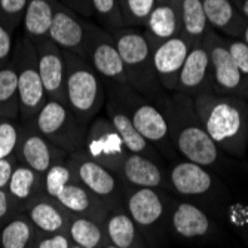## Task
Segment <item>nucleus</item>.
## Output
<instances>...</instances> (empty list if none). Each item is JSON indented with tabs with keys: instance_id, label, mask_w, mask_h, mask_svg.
I'll return each instance as SVG.
<instances>
[{
	"instance_id": "2f4dec72",
	"label": "nucleus",
	"mask_w": 248,
	"mask_h": 248,
	"mask_svg": "<svg viewBox=\"0 0 248 248\" xmlns=\"http://www.w3.org/2000/svg\"><path fill=\"white\" fill-rule=\"evenodd\" d=\"M0 119L19 121L18 85L12 61L0 70Z\"/></svg>"
},
{
	"instance_id": "f257e3e1",
	"label": "nucleus",
	"mask_w": 248,
	"mask_h": 248,
	"mask_svg": "<svg viewBox=\"0 0 248 248\" xmlns=\"http://www.w3.org/2000/svg\"><path fill=\"white\" fill-rule=\"evenodd\" d=\"M156 106L165 116L171 143L180 156L208 170L220 167L223 152L207 134L195 110L192 97L167 93Z\"/></svg>"
},
{
	"instance_id": "de8ad7c7",
	"label": "nucleus",
	"mask_w": 248,
	"mask_h": 248,
	"mask_svg": "<svg viewBox=\"0 0 248 248\" xmlns=\"http://www.w3.org/2000/svg\"><path fill=\"white\" fill-rule=\"evenodd\" d=\"M232 2H235L236 5H239V2H241V0H232Z\"/></svg>"
},
{
	"instance_id": "4c0bfd02",
	"label": "nucleus",
	"mask_w": 248,
	"mask_h": 248,
	"mask_svg": "<svg viewBox=\"0 0 248 248\" xmlns=\"http://www.w3.org/2000/svg\"><path fill=\"white\" fill-rule=\"evenodd\" d=\"M224 43H226V48L248 88V45L242 39H238V37H231V39L224 37Z\"/></svg>"
},
{
	"instance_id": "a19ab883",
	"label": "nucleus",
	"mask_w": 248,
	"mask_h": 248,
	"mask_svg": "<svg viewBox=\"0 0 248 248\" xmlns=\"http://www.w3.org/2000/svg\"><path fill=\"white\" fill-rule=\"evenodd\" d=\"M16 213H19L16 201L11 196V193L6 189H0V226Z\"/></svg>"
},
{
	"instance_id": "2eb2a0df",
	"label": "nucleus",
	"mask_w": 248,
	"mask_h": 248,
	"mask_svg": "<svg viewBox=\"0 0 248 248\" xmlns=\"http://www.w3.org/2000/svg\"><path fill=\"white\" fill-rule=\"evenodd\" d=\"M152 45L157 80L164 88V91L175 93L180 70H182L193 43L183 34H178L164 42H152Z\"/></svg>"
},
{
	"instance_id": "5701e85b",
	"label": "nucleus",
	"mask_w": 248,
	"mask_h": 248,
	"mask_svg": "<svg viewBox=\"0 0 248 248\" xmlns=\"http://www.w3.org/2000/svg\"><path fill=\"white\" fill-rule=\"evenodd\" d=\"M57 199L73 216L91 218L100 224H104L110 213L104 202L100 198H97L93 192H89L79 182L67 185Z\"/></svg>"
},
{
	"instance_id": "a878e982",
	"label": "nucleus",
	"mask_w": 248,
	"mask_h": 248,
	"mask_svg": "<svg viewBox=\"0 0 248 248\" xmlns=\"http://www.w3.org/2000/svg\"><path fill=\"white\" fill-rule=\"evenodd\" d=\"M104 231L108 242L118 248H149L144 235L125 210L110 211L104 221Z\"/></svg>"
},
{
	"instance_id": "1a4fd4ad",
	"label": "nucleus",
	"mask_w": 248,
	"mask_h": 248,
	"mask_svg": "<svg viewBox=\"0 0 248 248\" xmlns=\"http://www.w3.org/2000/svg\"><path fill=\"white\" fill-rule=\"evenodd\" d=\"M202 43H204L210 58L213 93L224 95H238L247 100V83L226 48L224 37L220 36L217 31L210 30L205 34Z\"/></svg>"
},
{
	"instance_id": "e433bc0d",
	"label": "nucleus",
	"mask_w": 248,
	"mask_h": 248,
	"mask_svg": "<svg viewBox=\"0 0 248 248\" xmlns=\"http://www.w3.org/2000/svg\"><path fill=\"white\" fill-rule=\"evenodd\" d=\"M29 0H0V24L15 33L21 26Z\"/></svg>"
},
{
	"instance_id": "a18cd8bd",
	"label": "nucleus",
	"mask_w": 248,
	"mask_h": 248,
	"mask_svg": "<svg viewBox=\"0 0 248 248\" xmlns=\"http://www.w3.org/2000/svg\"><path fill=\"white\" fill-rule=\"evenodd\" d=\"M241 39L248 45V22H247V26H245V29H244V31H242V36H241Z\"/></svg>"
},
{
	"instance_id": "473e14b6",
	"label": "nucleus",
	"mask_w": 248,
	"mask_h": 248,
	"mask_svg": "<svg viewBox=\"0 0 248 248\" xmlns=\"http://www.w3.org/2000/svg\"><path fill=\"white\" fill-rule=\"evenodd\" d=\"M93 21L107 33H115L124 29V19L119 8V0H91Z\"/></svg>"
},
{
	"instance_id": "aec40b11",
	"label": "nucleus",
	"mask_w": 248,
	"mask_h": 248,
	"mask_svg": "<svg viewBox=\"0 0 248 248\" xmlns=\"http://www.w3.org/2000/svg\"><path fill=\"white\" fill-rule=\"evenodd\" d=\"M118 175L128 187H147L171 192L168 172L161 168V162L141 155L128 153Z\"/></svg>"
},
{
	"instance_id": "b1692460",
	"label": "nucleus",
	"mask_w": 248,
	"mask_h": 248,
	"mask_svg": "<svg viewBox=\"0 0 248 248\" xmlns=\"http://www.w3.org/2000/svg\"><path fill=\"white\" fill-rule=\"evenodd\" d=\"M202 5H204L211 30L241 39L248 21L244 18L235 2L232 0H202Z\"/></svg>"
},
{
	"instance_id": "37998d69",
	"label": "nucleus",
	"mask_w": 248,
	"mask_h": 248,
	"mask_svg": "<svg viewBox=\"0 0 248 248\" xmlns=\"http://www.w3.org/2000/svg\"><path fill=\"white\" fill-rule=\"evenodd\" d=\"M61 5L75 11L76 14L93 19V9H91V0H58Z\"/></svg>"
},
{
	"instance_id": "6ab92c4d",
	"label": "nucleus",
	"mask_w": 248,
	"mask_h": 248,
	"mask_svg": "<svg viewBox=\"0 0 248 248\" xmlns=\"http://www.w3.org/2000/svg\"><path fill=\"white\" fill-rule=\"evenodd\" d=\"M175 93L195 98L199 94L213 93L210 58L204 43L193 45L178 75Z\"/></svg>"
},
{
	"instance_id": "39448f33",
	"label": "nucleus",
	"mask_w": 248,
	"mask_h": 248,
	"mask_svg": "<svg viewBox=\"0 0 248 248\" xmlns=\"http://www.w3.org/2000/svg\"><path fill=\"white\" fill-rule=\"evenodd\" d=\"M65 57V104L75 116L89 125L104 108L107 91L103 79L83 57L64 52Z\"/></svg>"
},
{
	"instance_id": "4468645a",
	"label": "nucleus",
	"mask_w": 248,
	"mask_h": 248,
	"mask_svg": "<svg viewBox=\"0 0 248 248\" xmlns=\"http://www.w3.org/2000/svg\"><path fill=\"white\" fill-rule=\"evenodd\" d=\"M85 60L94 67V70L103 79L104 85L128 83L124 62L116 48L113 36L107 33L104 29H101L98 24L94 30L91 42H89V48Z\"/></svg>"
},
{
	"instance_id": "412c9836",
	"label": "nucleus",
	"mask_w": 248,
	"mask_h": 248,
	"mask_svg": "<svg viewBox=\"0 0 248 248\" xmlns=\"http://www.w3.org/2000/svg\"><path fill=\"white\" fill-rule=\"evenodd\" d=\"M101 113H104L107 116V119L111 122V125L115 126V129L119 134V137H121L125 149L129 153L150 157V159H153L156 162L164 161V157L159 155V152H157L137 131V128L134 126L129 116L126 115V111L111 97H107Z\"/></svg>"
},
{
	"instance_id": "f3484780",
	"label": "nucleus",
	"mask_w": 248,
	"mask_h": 248,
	"mask_svg": "<svg viewBox=\"0 0 248 248\" xmlns=\"http://www.w3.org/2000/svg\"><path fill=\"white\" fill-rule=\"evenodd\" d=\"M171 192L182 196H207L220 187L217 177L205 167L190 161H177L168 171Z\"/></svg>"
},
{
	"instance_id": "79ce46f5",
	"label": "nucleus",
	"mask_w": 248,
	"mask_h": 248,
	"mask_svg": "<svg viewBox=\"0 0 248 248\" xmlns=\"http://www.w3.org/2000/svg\"><path fill=\"white\" fill-rule=\"evenodd\" d=\"M16 165H18V159L15 155L0 159V189L8 187V183Z\"/></svg>"
},
{
	"instance_id": "a211bd4d",
	"label": "nucleus",
	"mask_w": 248,
	"mask_h": 248,
	"mask_svg": "<svg viewBox=\"0 0 248 248\" xmlns=\"http://www.w3.org/2000/svg\"><path fill=\"white\" fill-rule=\"evenodd\" d=\"M21 213L27 216L36 232L42 235L67 233L72 218V213L67 211L57 198H52L48 193H42L31 199L21 208Z\"/></svg>"
},
{
	"instance_id": "f704fd0d",
	"label": "nucleus",
	"mask_w": 248,
	"mask_h": 248,
	"mask_svg": "<svg viewBox=\"0 0 248 248\" xmlns=\"http://www.w3.org/2000/svg\"><path fill=\"white\" fill-rule=\"evenodd\" d=\"M73 182H78V180L75 177V172L72 171V168L69 165H67L65 161L51 167L43 174L45 193H48L52 198H58L60 193L64 190V187Z\"/></svg>"
},
{
	"instance_id": "58836bf2",
	"label": "nucleus",
	"mask_w": 248,
	"mask_h": 248,
	"mask_svg": "<svg viewBox=\"0 0 248 248\" xmlns=\"http://www.w3.org/2000/svg\"><path fill=\"white\" fill-rule=\"evenodd\" d=\"M14 45H15L14 31L6 29L3 24H0V70L11 64Z\"/></svg>"
},
{
	"instance_id": "49530a36",
	"label": "nucleus",
	"mask_w": 248,
	"mask_h": 248,
	"mask_svg": "<svg viewBox=\"0 0 248 248\" xmlns=\"http://www.w3.org/2000/svg\"><path fill=\"white\" fill-rule=\"evenodd\" d=\"M104 248H118V247H115V245H111V244L108 242V244H107V245H106Z\"/></svg>"
},
{
	"instance_id": "9b49d317",
	"label": "nucleus",
	"mask_w": 248,
	"mask_h": 248,
	"mask_svg": "<svg viewBox=\"0 0 248 248\" xmlns=\"http://www.w3.org/2000/svg\"><path fill=\"white\" fill-rule=\"evenodd\" d=\"M97 24L58 2L48 39H51L64 52H72L86 58L89 42Z\"/></svg>"
},
{
	"instance_id": "7ed1b4c3",
	"label": "nucleus",
	"mask_w": 248,
	"mask_h": 248,
	"mask_svg": "<svg viewBox=\"0 0 248 248\" xmlns=\"http://www.w3.org/2000/svg\"><path fill=\"white\" fill-rule=\"evenodd\" d=\"M121 54L128 83L155 104L167 95L157 80L153 64V45L140 27H124L111 33Z\"/></svg>"
},
{
	"instance_id": "bb28decb",
	"label": "nucleus",
	"mask_w": 248,
	"mask_h": 248,
	"mask_svg": "<svg viewBox=\"0 0 248 248\" xmlns=\"http://www.w3.org/2000/svg\"><path fill=\"white\" fill-rule=\"evenodd\" d=\"M58 0H29L22 18V31L33 43L46 39Z\"/></svg>"
},
{
	"instance_id": "09e8293b",
	"label": "nucleus",
	"mask_w": 248,
	"mask_h": 248,
	"mask_svg": "<svg viewBox=\"0 0 248 248\" xmlns=\"http://www.w3.org/2000/svg\"><path fill=\"white\" fill-rule=\"evenodd\" d=\"M70 248H80V247H78V245H75V244H72V247Z\"/></svg>"
},
{
	"instance_id": "f03ea898",
	"label": "nucleus",
	"mask_w": 248,
	"mask_h": 248,
	"mask_svg": "<svg viewBox=\"0 0 248 248\" xmlns=\"http://www.w3.org/2000/svg\"><path fill=\"white\" fill-rule=\"evenodd\" d=\"M195 110L216 146L232 157L247 153L248 101L238 95L205 93L193 98Z\"/></svg>"
},
{
	"instance_id": "20e7f679",
	"label": "nucleus",
	"mask_w": 248,
	"mask_h": 248,
	"mask_svg": "<svg viewBox=\"0 0 248 248\" xmlns=\"http://www.w3.org/2000/svg\"><path fill=\"white\" fill-rule=\"evenodd\" d=\"M107 97L113 98L129 116L131 122L143 137L159 152L167 161H177L178 153L175 152L165 116L152 100L140 94L129 83H107Z\"/></svg>"
},
{
	"instance_id": "8fccbe9b",
	"label": "nucleus",
	"mask_w": 248,
	"mask_h": 248,
	"mask_svg": "<svg viewBox=\"0 0 248 248\" xmlns=\"http://www.w3.org/2000/svg\"><path fill=\"white\" fill-rule=\"evenodd\" d=\"M156 2H157V3H162V2H165V0H156Z\"/></svg>"
},
{
	"instance_id": "0eeeda50",
	"label": "nucleus",
	"mask_w": 248,
	"mask_h": 248,
	"mask_svg": "<svg viewBox=\"0 0 248 248\" xmlns=\"http://www.w3.org/2000/svg\"><path fill=\"white\" fill-rule=\"evenodd\" d=\"M29 124L67 155L82 150L83 147L88 126L64 103L48 98L36 118Z\"/></svg>"
},
{
	"instance_id": "9d476101",
	"label": "nucleus",
	"mask_w": 248,
	"mask_h": 248,
	"mask_svg": "<svg viewBox=\"0 0 248 248\" xmlns=\"http://www.w3.org/2000/svg\"><path fill=\"white\" fill-rule=\"evenodd\" d=\"M82 150L93 161L115 172L116 175L119 174L124 159L129 153L125 149L115 126L111 125L104 113L98 115L88 125Z\"/></svg>"
},
{
	"instance_id": "6e6552de",
	"label": "nucleus",
	"mask_w": 248,
	"mask_h": 248,
	"mask_svg": "<svg viewBox=\"0 0 248 248\" xmlns=\"http://www.w3.org/2000/svg\"><path fill=\"white\" fill-rule=\"evenodd\" d=\"M65 162L75 172L78 182L100 198L107 205L108 211L125 210V185L115 172L93 161L83 150L67 155Z\"/></svg>"
},
{
	"instance_id": "c03bdc74",
	"label": "nucleus",
	"mask_w": 248,
	"mask_h": 248,
	"mask_svg": "<svg viewBox=\"0 0 248 248\" xmlns=\"http://www.w3.org/2000/svg\"><path fill=\"white\" fill-rule=\"evenodd\" d=\"M238 8H239L241 14L244 15V18L248 21V0H241L239 5H238Z\"/></svg>"
},
{
	"instance_id": "423d86ee",
	"label": "nucleus",
	"mask_w": 248,
	"mask_h": 248,
	"mask_svg": "<svg viewBox=\"0 0 248 248\" xmlns=\"http://www.w3.org/2000/svg\"><path fill=\"white\" fill-rule=\"evenodd\" d=\"M12 65L16 73L18 98H19V122H31L39 110L46 103L48 95L39 75L37 51L34 43L22 34L15 40L12 52Z\"/></svg>"
},
{
	"instance_id": "72a5a7b5",
	"label": "nucleus",
	"mask_w": 248,
	"mask_h": 248,
	"mask_svg": "<svg viewBox=\"0 0 248 248\" xmlns=\"http://www.w3.org/2000/svg\"><path fill=\"white\" fill-rule=\"evenodd\" d=\"M156 5V0H119L124 26L143 29Z\"/></svg>"
},
{
	"instance_id": "f8f14e48",
	"label": "nucleus",
	"mask_w": 248,
	"mask_h": 248,
	"mask_svg": "<svg viewBox=\"0 0 248 248\" xmlns=\"http://www.w3.org/2000/svg\"><path fill=\"white\" fill-rule=\"evenodd\" d=\"M124 207L143 235L159 226L170 208L164 190L128 186H125Z\"/></svg>"
},
{
	"instance_id": "7c9ffc66",
	"label": "nucleus",
	"mask_w": 248,
	"mask_h": 248,
	"mask_svg": "<svg viewBox=\"0 0 248 248\" xmlns=\"http://www.w3.org/2000/svg\"><path fill=\"white\" fill-rule=\"evenodd\" d=\"M67 235L72 244L80 248H104L108 244L104 224L73 214L67 228Z\"/></svg>"
},
{
	"instance_id": "c756f323",
	"label": "nucleus",
	"mask_w": 248,
	"mask_h": 248,
	"mask_svg": "<svg viewBox=\"0 0 248 248\" xmlns=\"http://www.w3.org/2000/svg\"><path fill=\"white\" fill-rule=\"evenodd\" d=\"M182 34L193 45L204 42L205 34L211 30L207 21L202 0H178Z\"/></svg>"
},
{
	"instance_id": "ddd939ff",
	"label": "nucleus",
	"mask_w": 248,
	"mask_h": 248,
	"mask_svg": "<svg viewBox=\"0 0 248 248\" xmlns=\"http://www.w3.org/2000/svg\"><path fill=\"white\" fill-rule=\"evenodd\" d=\"M15 156L18 164H24L43 175L51 167L64 162L67 153L43 137L31 124H22Z\"/></svg>"
},
{
	"instance_id": "dca6fc26",
	"label": "nucleus",
	"mask_w": 248,
	"mask_h": 248,
	"mask_svg": "<svg viewBox=\"0 0 248 248\" xmlns=\"http://www.w3.org/2000/svg\"><path fill=\"white\" fill-rule=\"evenodd\" d=\"M37 51L39 75L49 100L65 104V57L51 39H42L34 43Z\"/></svg>"
},
{
	"instance_id": "603ef678",
	"label": "nucleus",
	"mask_w": 248,
	"mask_h": 248,
	"mask_svg": "<svg viewBox=\"0 0 248 248\" xmlns=\"http://www.w3.org/2000/svg\"><path fill=\"white\" fill-rule=\"evenodd\" d=\"M247 101H248V95H247Z\"/></svg>"
},
{
	"instance_id": "ea45409f",
	"label": "nucleus",
	"mask_w": 248,
	"mask_h": 248,
	"mask_svg": "<svg viewBox=\"0 0 248 248\" xmlns=\"http://www.w3.org/2000/svg\"><path fill=\"white\" fill-rule=\"evenodd\" d=\"M72 241L65 232L62 233H51L42 235L37 233L33 248H70Z\"/></svg>"
},
{
	"instance_id": "393cba45",
	"label": "nucleus",
	"mask_w": 248,
	"mask_h": 248,
	"mask_svg": "<svg viewBox=\"0 0 248 248\" xmlns=\"http://www.w3.org/2000/svg\"><path fill=\"white\" fill-rule=\"evenodd\" d=\"M143 30L152 42H164L182 34L178 0H165L157 3L150 12Z\"/></svg>"
},
{
	"instance_id": "cd10ccee",
	"label": "nucleus",
	"mask_w": 248,
	"mask_h": 248,
	"mask_svg": "<svg viewBox=\"0 0 248 248\" xmlns=\"http://www.w3.org/2000/svg\"><path fill=\"white\" fill-rule=\"evenodd\" d=\"M6 190L16 201L21 211V208L29 204L31 199L45 193L43 175L24 164H18L12 172Z\"/></svg>"
},
{
	"instance_id": "4be33fe9",
	"label": "nucleus",
	"mask_w": 248,
	"mask_h": 248,
	"mask_svg": "<svg viewBox=\"0 0 248 248\" xmlns=\"http://www.w3.org/2000/svg\"><path fill=\"white\" fill-rule=\"evenodd\" d=\"M170 224L174 233L186 241L208 238L216 231L208 214L190 202H175L170 210Z\"/></svg>"
},
{
	"instance_id": "3c124183",
	"label": "nucleus",
	"mask_w": 248,
	"mask_h": 248,
	"mask_svg": "<svg viewBox=\"0 0 248 248\" xmlns=\"http://www.w3.org/2000/svg\"><path fill=\"white\" fill-rule=\"evenodd\" d=\"M247 146H248V131H247Z\"/></svg>"
},
{
	"instance_id": "c85d7f7f",
	"label": "nucleus",
	"mask_w": 248,
	"mask_h": 248,
	"mask_svg": "<svg viewBox=\"0 0 248 248\" xmlns=\"http://www.w3.org/2000/svg\"><path fill=\"white\" fill-rule=\"evenodd\" d=\"M36 236L31 221L19 211L0 226V248H33Z\"/></svg>"
},
{
	"instance_id": "c9c22d12",
	"label": "nucleus",
	"mask_w": 248,
	"mask_h": 248,
	"mask_svg": "<svg viewBox=\"0 0 248 248\" xmlns=\"http://www.w3.org/2000/svg\"><path fill=\"white\" fill-rule=\"evenodd\" d=\"M22 124L14 119H0V159L15 155Z\"/></svg>"
}]
</instances>
